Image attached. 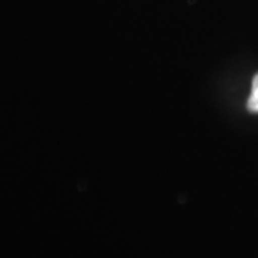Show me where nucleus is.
Returning a JSON list of instances; mask_svg holds the SVG:
<instances>
[{"label": "nucleus", "instance_id": "obj_1", "mask_svg": "<svg viewBox=\"0 0 258 258\" xmlns=\"http://www.w3.org/2000/svg\"><path fill=\"white\" fill-rule=\"evenodd\" d=\"M247 108L249 112L258 113V74L252 79V91H251L249 99L247 102Z\"/></svg>", "mask_w": 258, "mask_h": 258}]
</instances>
